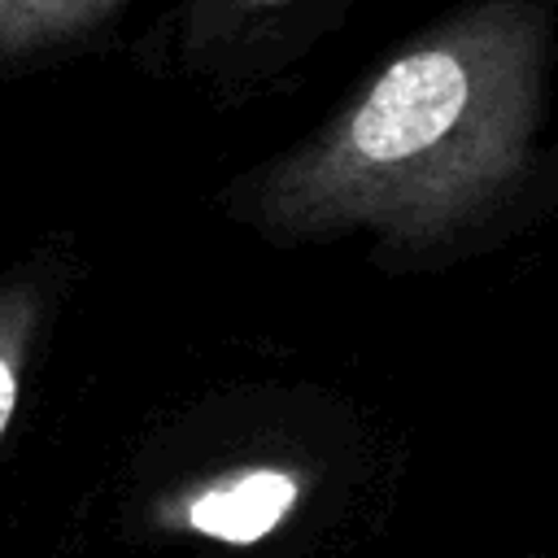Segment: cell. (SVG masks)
Listing matches in <instances>:
<instances>
[{
  "label": "cell",
  "instance_id": "5",
  "mask_svg": "<svg viewBox=\"0 0 558 558\" xmlns=\"http://www.w3.org/2000/svg\"><path fill=\"white\" fill-rule=\"evenodd\" d=\"M305 0H201L196 4V17L214 22V26H240V22H262V17H275L283 9H296Z\"/></svg>",
  "mask_w": 558,
  "mask_h": 558
},
{
  "label": "cell",
  "instance_id": "4",
  "mask_svg": "<svg viewBox=\"0 0 558 558\" xmlns=\"http://www.w3.org/2000/svg\"><path fill=\"white\" fill-rule=\"evenodd\" d=\"M26 331H31V310L26 301H4L0 305V436L9 432V418L17 410L22 392V357H26Z\"/></svg>",
  "mask_w": 558,
  "mask_h": 558
},
{
  "label": "cell",
  "instance_id": "1",
  "mask_svg": "<svg viewBox=\"0 0 558 558\" xmlns=\"http://www.w3.org/2000/svg\"><path fill=\"white\" fill-rule=\"evenodd\" d=\"M549 35V0L458 4L262 174V214L288 227L392 235H436L471 218L527 161Z\"/></svg>",
  "mask_w": 558,
  "mask_h": 558
},
{
  "label": "cell",
  "instance_id": "3",
  "mask_svg": "<svg viewBox=\"0 0 558 558\" xmlns=\"http://www.w3.org/2000/svg\"><path fill=\"white\" fill-rule=\"evenodd\" d=\"M126 4L131 0H0V61L57 52L105 26Z\"/></svg>",
  "mask_w": 558,
  "mask_h": 558
},
{
  "label": "cell",
  "instance_id": "2",
  "mask_svg": "<svg viewBox=\"0 0 558 558\" xmlns=\"http://www.w3.org/2000/svg\"><path fill=\"white\" fill-rule=\"evenodd\" d=\"M296 497H301V480L292 471L248 466V471H231L205 484L187 501L183 523L222 545H257L288 519Z\"/></svg>",
  "mask_w": 558,
  "mask_h": 558
}]
</instances>
